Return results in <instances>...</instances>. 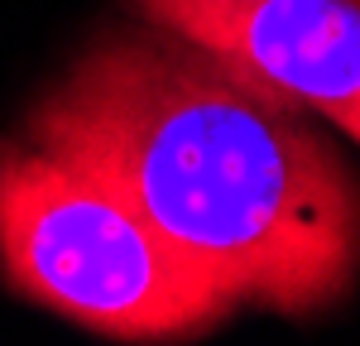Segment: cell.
I'll use <instances>...</instances> for the list:
<instances>
[{
  "mask_svg": "<svg viewBox=\"0 0 360 346\" xmlns=\"http://www.w3.org/2000/svg\"><path fill=\"white\" fill-rule=\"evenodd\" d=\"M29 135L111 183L236 303L312 313L360 269V183L298 106L173 29L106 34Z\"/></svg>",
  "mask_w": 360,
  "mask_h": 346,
  "instance_id": "6da1fadb",
  "label": "cell"
},
{
  "mask_svg": "<svg viewBox=\"0 0 360 346\" xmlns=\"http://www.w3.org/2000/svg\"><path fill=\"white\" fill-rule=\"evenodd\" d=\"M0 269L25 298L120 342L188 337L236 308L111 183L34 135L0 140Z\"/></svg>",
  "mask_w": 360,
  "mask_h": 346,
  "instance_id": "7a4b0ae2",
  "label": "cell"
},
{
  "mask_svg": "<svg viewBox=\"0 0 360 346\" xmlns=\"http://www.w3.org/2000/svg\"><path fill=\"white\" fill-rule=\"evenodd\" d=\"M231 72L360 144V0H135Z\"/></svg>",
  "mask_w": 360,
  "mask_h": 346,
  "instance_id": "3957f363",
  "label": "cell"
}]
</instances>
